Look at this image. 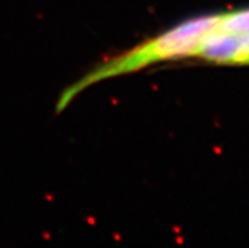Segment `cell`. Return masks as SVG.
I'll return each instance as SVG.
<instances>
[{"instance_id":"6da1fadb","label":"cell","mask_w":249,"mask_h":248,"mask_svg":"<svg viewBox=\"0 0 249 248\" xmlns=\"http://www.w3.org/2000/svg\"><path fill=\"white\" fill-rule=\"evenodd\" d=\"M219 19L220 16H201L187 19L162 35L151 38L141 46H137L120 56L114 57L71 85L61 95L60 100L57 103V110L61 112L65 109L82 90L99 81L133 73L160 61L197 56L202 42L213 31L218 28Z\"/></svg>"},{"instance_id":"7a4b0ae2","label":"cell","mask_w":249,"mask_h":248,"mask_svg":"<svg viewBox=\"0 0 249 248\" xmlns=\"http://www.w3.org/2000/svg\"><path fill=\"white\" fill-rule=\"evenodd\" d=\"M218 28L234 33H249V8L220 16Z\"/></svg>"}]
</instances>
